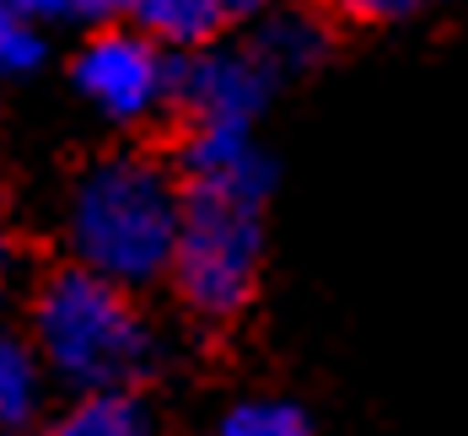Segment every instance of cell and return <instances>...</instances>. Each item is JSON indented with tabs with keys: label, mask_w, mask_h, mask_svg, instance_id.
<instances>
[{
	"label": "cell",
	"mask_w": 468,
	"mask_h": 436,
	"mask_svg": "<svg viewBox=\"0 0 468 436\" xmlns=\"http://www.w3.org/2000/svg\"><path fill=\"white\" fill-rule=\"evenodd\" d=\"M184 232V184L145 151H108L87 162L65 194V248L119 286L141 291L173 275Z\"/></svg>",
	"instance_id": "obj_1"
},
{
	"label": "cell",
	"mask_w": 468,
	"mask_h": 436,
	"mask_svg": "<svg viewBox=\"0 0 468 436\" xmlns=\"http://www.w3.org/2000/svg\"><path fill=\"white\" fill-rule=\"evenodd\" d=\"M33 345L44 350L48 378L70 393L141 388L162 361V335L135 291L87 264H65L38 286Z\"/></svg>",
	"instance_id": "obj_2"
},
{
	"label": "cell",
	"mask_w": 468,
	"mask_h": 436,
	"mask_svg": "<svg viewBox=\"0 0 468 436\" xmlns=\"http://www.w3.org/2000/svg\"><path fill=\"white\" fill-rule=\"evenodd\" d=\"M264 199L270 156H253L232 173L184 178V232L167 281L199 324H232L248 313L264 270Z\"/></svg>",
	"instance_id": "obj_3"
},
{
	"label": "cell",
	"mask_w": 468,
	"mask_h": 436,
	"mask_svg": "<svg viewBox=\"0 0 468 436\" xmlns=\"http://www.w3.org/2000/svg\"><path fill=\"white\" fill-rule=\"evenodd\" d=\"M70 81H76V92L87 97L102 119L145 124L162 108H173L178 59H167V44H156L135 22L130 27L108 22V27H97L92 38L76 48Z\"/></svg>",
	"instance_id": "obj_4"
},
{
	"label": "cell",
	"mask_w": 468,
	"mask_h": 436,
	"mask_svg": "<svg viewBox=\"0 0 468 436\" xmlns=\"http://www.w3.org/2000/svg\"><path fill=\"white\" fill-rule=\"evenodd\" d=\"M270 65L248 48L205 44L178 59V92L173 108L188 119V130H253V119L270 102Z\"/></svg>",
	"instance_id": "obj_5"
},
{
	"label": "cell",
	"mask_w": 468,
	"mask_h": 436,
	"mask_svg": "<svg viewBox=\"0 0 468 436\" xmlns=\"http://www.w3.org/2000/svg\"><path fill=\"white\" fill-rule=\"evenodd\" d=\"M44 436H162V426L135 388H97L70 393V404L44 426Z\"/></svg>",
	"instance_id": "obj_6"
},
{
	"label": "cell",
	"mask_w": 468,
	"mask_h": 436,
	"mask_svg": "<svg viewBox=\"0 0 468 436\" xmlns=\"http://www.w3.org/2000/svg\"><path fill=\"white\" fill-rule=\"evenodd\" d=\"M48 361L33 339L0 335V436L33 431L48 399Z\"/></svg>",
	"instance_id": "obj_7"
},
{
	"label": "cell",
	"mask_w": 468,
	"mask_h": 436,
	"mask_svg": "<svg viewBox=\"0 0 468 436\" xmlns=\"http://www.w3.org/2000/svg\"><path fill=\"white\" fill-rule=\"evenodd\" d=\"M227 16H232L227 0H130V22L151 33L156 44L184 48V54L216 44Z\"/></svg>",
	"instance_id": "obj_8"
},
{
	"label": "cell",
	"mask_w": 468,
	"mask_h": 436,
	"mask_svg": "<svg viewBox=\"0 0 468 436\" xmlns=\"http://www.w3.org/2000/svg\"><path fill=\"white\" fill-rule=\"evenodd\" d=\"M328 48V33L318 27V16L307 11H264L259 33H253V54L270 65V76H302L324 59Z\"/></svg>",
	"instance_id": "obj_9"
},
{
	"label": "cell",
	"mask_w": 468,
	"mask_h": 436,
	"mask_svg": "<svg viewBox=\"0 0 468 436\" xmlns=\"http://www.w3.org/2000/svg\"><path fill=\"white\" fill-rule=\"evenodd\" d=\"M216 436H318V431H313L302 404L253 393V399H237L232 409L216 420Z\"/></svg>",
	"instance_id": "obj_10"
},
{
	"label": "cell",
	"mask_w": 468,
	"mask_h": 436,
	"mask_svg": "<svg viewBox=\"0 0 468 436\" xmlns=\"http://www.w3.org/2000/svg\"><path fill=\"white\" fill-rule=\"evenodd\" d=\"M44 59L38 22L27 11H16L11 0H0V76H27Z\"/></svg>",
	"instance_id": "obj_11"
},
{
	"label": "cell",
	"mask_w": 468,
	"mask_h": 436,
	"mask_svg": "<svg viewBox=\"0 0 468 436\" xmlns=\"http://www.w3.org/2000/svg\"><path fill=\"white\" fill-rule=\"evenodd\" d=\"M328 5L350 22H404V16H420L436 0H328Z\"/></svg>",
	"instance_id": "obj_12"
},
{
	"label": "cell",
	"mask_w": 468,
	"mask_h": 436,
	"mask_svg": "<svg viewBox=\"0 0 468 436\" xmlns=\"http://www.w3.org/2000/svg\"><path fill=\"white\" fill-rule=\"evenodd\" d=\"M130 16V0H70V22H92V27H108Z\"/></svg>",
	"instance_id": "obj_13"
},
{
	"label": "cell",
	"mask_w": 468,
	"mask_h": 436,
	"mask_svg": "<svg viewBox=\"0 0 468 436\" xmlns=\"http://www.w3.org/2000/svg\"><path fill=\"white\" fill-rule=\"evenodd\" d=\"M16 11H27L33 22H54V16H70V0H11Z\"/></svg>",
	"instance_id": "obj_14"
},
{
	"label": "cell",
	"mask_w": 468,
	"mask_h": 436,
	"mask_svg": "<svg viewBox=\"0 0 468 436\" xmlns=\"http://www.w3.org/2000/svg\"><path fill=\"white\" fill-rule=\"evenodd\" d=\"M232 5V16H264V11H275V0H227Z\"/></svg>",
	"instance_id": "obj_15"
},
{
	"label": "cell",
	"mask_w": 468,
	"mask_h": 436,
	"mask_svg": "<svg viewBox=\"0 0 468 436\" xmlns=\"http://www.w3.org/2000/svg\"><path fill=\"white\" fill-rule=\"evenodd\" d=\"M11 264V238H5V227H0V270Z\"/></svg>",
	"instance_id": "obj_16"
}]
</instances>
